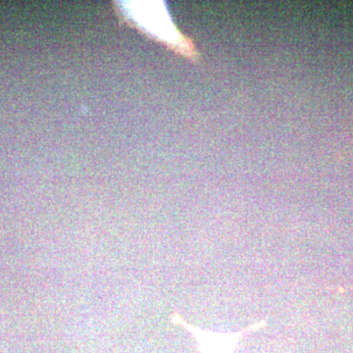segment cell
Listing matches in <instances>:
<instances>
[{"mask_svg": "<svg viewBox=\"0 0 353 353\" xmlns=\"http://www.w3.org/2000/svg\"><path fill=\"white\" fill-rule=\"evenodd\" d=\"M118 8L125 20L141 31L181 54L196 57L194 44L176 29L163 2H118Z\"/></svg>", "mask_w": 353, "mask_h": 353, "instance_id": "cell-1", "label": "cell"}]
</instances>
